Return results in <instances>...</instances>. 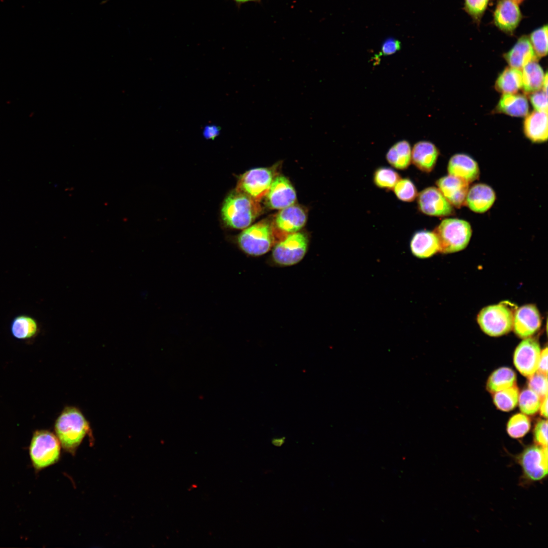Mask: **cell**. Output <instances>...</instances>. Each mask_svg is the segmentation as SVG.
I'll use <instances>...</instances> for the list:
<instances>
[{"label": "cell", "mask_w": 548, "mask_h": 548, "mask_svg": "<svg viewBox=\"0 0 548 548\" xmlns=\"http://www.w3.org/2000/svg\"><path fill=\"white\" fill-rule=\"evenodd\" d=\"M524 133L534 143L546 142L548 135L547 112L535 110L528 114L524 121Z\"/></svg>", "instance_id": "18"}, {"label": "cell", "mask_w": 548, "mask_h": 548, "mask_svg": "<svg viewBox=\"0 0 548 548\" xmlns=\"http://www.w3.org/2000/svg\"><path fill=\"white\" fill-rule=\"evenodd\" d=\"M275 177L272 167L253 168L241 176L235 189L260 201L266 195Z\"/></svg>", "instance_id": "9"}, {"label": "cell", "mask_w": 548, "mask_h": 548, "mask_svg": "<svg viewBox=\"0 0 548 548\" xmlns=\"http://www.w3.org/2000/svg\"><path fill=\"white\" fill-rule=\"evenodd\" d=\"M307 248L308 238L304 233L298 231L289 233L273 248L272 259L280 265H293L303 258Z\"/></svg>", "instance_id": "7"}, {"label": "cell", "mask_w": 548, "mask_h": 548, "mask_svg": "<svg viewBox=\"0 0 548 548\" xmlns=\"http://www.w3.org/2000/svg\"><path fill=\"white\" fill-rule=\"evenodd\" d=\"M495 89L503 94H516L522 88L521 71L506 67L499 75L495 84Z\"/></svg>", "instance_id": "25"}, {"label": "cell", "mask_w": 548, "mask_h": 548, "mask_svg": "<svg viewBox=\"0 0 548 548\" xmlns=\"http://www.w3.org/2000/svg\"><path fill=\"white\" fill-rule=\"evenodd\" d=\"M54 429L61 446L65 451L74 454L89 432L90 425L78 408L67 406L57 418Z\"/></svg>", "instance_id": "1"}, {"label": "cell", "mask_w": 548, "mask_h": 548, "mask_svg": "<svg viewBox=\"0 0 548 548\" xmlns=\"http://www.w3.org/2000/svg\"><path fill=\"white\" fill-rule=\"evenodd\" d=\"M517 376L515 371L506 367H500L494 371L489 377L487 389L492 393L516 385Z\"/></svg>", "instance_id": "27"}, {"label": "cell", "mask_w": 548, "mask_h": 548, "mask_svg": "<svg viewBox=\"0 0 548 548\" xmlns=\"http://www.w3.org/2000/svg\"><path fill=\"white\" fill-rule=\"evenodd\" d=\"M433 232L438 241L439 252L448 254L464 249L469 242L472 230L468 222L450 218L442 220Z\"/></svg>", "instance_id": "3"}, {"label": "cell", "mask_w": 548, "mask_h": 548, "mask_svg": "<svg viewBox=\"0 0 548 548\" xmlns=\"http://www.w3.org/2000/svg\"><path fill=\"white\" fill-rule=\"evenodd\" d=\"M265 197L270 208L281 210L294 204L296 194L290 181L280 175L274 178Z\"/></svg>", "instance_id": "13"}, {"label": "cell", "mask_w": 548, "mask_h": 548, "mask_svg": "<svg viewBox=\"0 0 548 548\" xmlns=\"http://www.w3.org/2000/svg\"><path fill=\"white\" fill-rule=\"evenodd\" d=\"M528 378L529 389L535 392L542 400L547 396V375L536 371Z\"/></svg>", "instance_id": "36"}, {"label": "cell", "mask_w": 548, "mask_h": 548, "mask_svg": "<svg viewBox=\"0 0 548 548\" xmlns=\"http://www.w3.org/2000/svg\"><path fill=\"white\" fill-rule=\"evenodd\" d=\"M61 444L56 435L46 430L36 431L29 448L33 467L43 469L57 463L60 457Z\"/></svg>", "instance_id": "4"}, {"label": "cell", "mask_w": 548, "mask_h": 548, "mask_svg": "<svg viewBox=\"0 0 548 548\" xmlns=\"http://www.w3.org/2000/svg\"><path fill=\"white\" fill-rule=\"evenodd\" d=\"M268 220H263L246 228L238 235L237 243L246 254L254 256L266 254L271 248L273 228Z\"/></svg>", "instance_id": "5"}, {"label": "cell", "mask_w": 548, "mask_h": 548, "mask_svg": "<svg viewBox=\"0 0 548 548\" xmlns=\"http://www.w3.org/2000/svg\"><path fill=\"white\" fill-rule=\"evenodd\" d=\"M541 415L545 418L547 417V396L541 401L539 407Z\"/></svg>", "instance_id": "41"}, {"label": "cell", "mask_w": 548, "mask_h": 548, "mask_svg": "<svg viewBox=\"0 0 548 548\" xmlns=\"http://www.w3.org/2000/svg\"><path fill=\"white\" fill-rule=\"evenodd\" d=\"M493 402L496 407L503 412L512 410L518 404L519 392L517 385L493 393Z\"/></svg>", "instance_id": "29"}, {"label": "cell", "mask_w": 548, "mask_h": 548, "mask_svg": "<svg viewBox=\"0 0 548 548\" xmlns=\"http://www.w3.org/2000/svg\"><path fill=\"white\" fill-rule=\"evenodd\" d=\"M530 100L535 110L547 112V92L542 89L530 95Z\"/></svg>", "instance_id": "38"}, {"label": "cell", "mask_w": 548, "mask_h": 548, "mask_svg": "<svg viewBox=\"0 0 548 548\" xmlns=\"http://www.w3.org/2000/svg\"><path fill=\"white\" fill-rule=\"evenodd\" d=\"M511 1L516 2L518 4H521V3H522L524 0H511Z\"/></svg>", "instance_id": "43"}, {"label": "cell", "mask_w": 548, "mask_h": 548, "mask_svg": "<svg viewBox=\"0 0 548 548\" xmlns=\"http://www.w3.org/2000/svg\"><path fill=\"white\" fill-rule=\"evenodd\" d=\"M541 323L540 316L536 307L533 304H527L515 311L512 328L518 336L526 338L539 329Z\"/></svg>", "instance_id": "14"}, {"label": "cell", "mask_w": 548, "mask_h": 548, "mask_svg": "<svg viewBox=\"0 0 548 548\" xmlns=\"http://www.w3.org/2000/svg\"><path fill=\"white\" fill-rule=\"evenodd\" d=\"M285 438H276L273 439L272 441V443L276 446H281L284 442Z\"/></svg>", "instance_id": "42"}, {"label": "cell", "mask_w": 548, "mask_h": 548, "mask_svg": "<svg viewBox=\"0 0 548 548\" xmlns=\"http://www.w3.org/2000/svg\"><path fill=\"white\" fill-rule=\"evenodd\" d=\"M529 39L532 48L538 57H542L547 53V25L542 26L534 30L529 35Z\"/></svg>", "instance_id": "32"}, {"label": "cell", "mask_w": 548, "mask_h": 548, "mask_svg": "<svg viewBox=\"0 0 548 548\" xmlns=\"http://www.w3.org/2000/svg\"><path fill=\"white\" fill-rule=\"evenodd\" d=\"M489 0H464V9L477 24L485 12Z\"/></svg>", "instance_id": "35"}, {"label": "cell", "mask_w": 548, "mask_h": 548, "mask_svg": "<svg viewBox=\"0 0 548 548\" xmlns=\"http://www.w3.org/2000/svg\"><path fill=\"white\" fill-rule=\"evenodd\" d=\"M542 399L530 389L523 390L519 396V405L521 412L526 415H532L539 409Z\"/></svg>", "instance_id": "31"}, {"label": "cell", "mask_w": 548, "mask_h": 548, "mask_svg": "<svg viewBox=\"0 0 548 548\" xmlns=\"http://www.w3.org/2000/svg\"><path fill=\"white\" fill-rule=\"evenodd\" d=\"M261 212L259 201L236 189L226 197L221 210L224 222L235 229L249 227Z\"/></svg>", "instance_id": "2"}, {"label": "cell", "mask_w": 548, "mask_h": 548, "mask_svg": "<svg viewBox=\"0 0 548 548\" xmlns=\"http://www.w3.org/2000/svg\"><path fill=\"white\" fill-rule=\"evenodd\" d=\"M436 184L438 189L452 206L460 208L465 203L469 189L468 182L449 175L440 178Z\"/></svg>", "instance_id": "15"}, {"label": "cell", "mask_w": 548, "mask_h": 548, "mask_svg": "<svg viewBox=\"0 0 548 548\" xmlns=\"http://www.w3.org/2000/svg\"><path fill=\"white\" fill-rule=\"evenodd\" d=\"M400 179L399 174L389 167H380L375 171L373 175L374 184L381 188L392 189Z\"/></svg>", "instance_id": "33"}, {"label": "cell", "mask_w": 548, "mask_h": 548, "mask_svg": "<svg viewBox=\"0 0 548 548\" xmlns=\"http://www.w3.org/2000/svg\"><path fill=\"white\" fill-rule=\"evenodd\" d=\"M531 423L529 419L524 414H517L512 416L507 424L508 434L513 438H521L530 430Z\"/></svg>", "instance_id": "30"}, {"label": "cell", "mask_w": 548, "mask_h": 548, "mask_svg": "<svg viewBox=\"0 0 548 548\" xmlns=\"http://www.w3.org/2000/svg\"><path fill=\"white\" fill-rule=\"evenodd\" d=\"M503 57L510 67L520 71L529 62L538 60L526 35L521 36Z\"/></svg>", "instance_id": "17"}, {"label": "cell", "mask_w": 548, "mask_h": 548, "mask_svg": "<svg viewBox=\"0 0 548 548\" xmlns=\"http://www.w3.org/2000/svg\"><path fill=\"white\" fill-rule=\"evenodd\" d=\"M547 348L541 351L537 371L547 375Z\"/></svg>", "instance_id": "40"}, {"label": "cell", "mask_w": 548, "mask_h": 548, "mask_svg": "<svg viewBox=\"0 0 548 548\" xmlns=\"http://www.w3.org/2000/svg\"><path fill=\"white\" fill-rule=\"evenodd\" d=\"M307 214L300 206L293 204L281 209L275 219V225L281 231L288 234L299 231L305 224Z\"/></svg>", "instance_id": "16"}, {"label": "cell", "mask_w": 548, "mask_h": 548, "mask_svg": "<svg viewBox=\"0 0 548 548\" xmlns=\"http://www.w3.org/2000/svg\"><path fill=\"white\" fill-rule=\"evenodd\" d=\"M513 309L502 302L483 309L477 316L482 330L491 336H500L508 333L512 328Z\"/></svg>", "instance_id": "6"}, {"label": "cell", "mask_w": 548, "mask_h": 548, "mask_svg": "<svg viewBox=\"0 0 548 548\" xmlns=\"http://www.w3.org/2000/svg\"><path fill=\"white\" fill-rule=\"evenodd\" d=\"M438 155L439 151L433 143L422 141L414 146L411 160L419 169L429 173L433 169Z\"/></svg>", "instance_id": "21"}, {"label": "cell", "mask_w": 548, "mask_h": 548, "mask_svg": "<svg viewBox=\"0 0 548 548\" xmlns=\"http://www.w3.org/2000/svg\"><path fill=\"white\" fill-rule=\"evenodd\" d=\"M417 202L420 211L427 215L444 217L454 213L452 205L434 187L423 190L418 195Z\"/></svg>", "instance_id": "11"}, {"label": "cell", "mask_w": 548, "mask_h": 548, "mask_svg": "<svg viewBox=\"0 0 548 548\" xmlns=\"http://www.w3.org/2000/svg\"><path fill=\"white\" fill-rule=\"evenodd\" d=\"M495 198L492 188L484 184H477L468 189L465 203L472 211L483 213L492 206Z\"/></svg>", "instance_id": "20"}, {"label": "cell", "mask_w": 548, "mask_h": 548, "mask_svg": "<svg viewBox=\"0 0 548 548\" xmlns=\"http://www.w3.org/2000/svg\"><path fill=\"white\" fill-rule=\"evenodd\" d=\"M522 17L519 4L511 0L498 1L493 13V22L501 31L513 34Z\"/></svg>", "instance_id": "12"}, {"label": "cell", "mask_w": 548, "mask_h": 548, "mask_svg": "<svg viewBox=\"0 0 548 548\" xmlns=\"http://www.w3.org/2000/svg\"><path fill=\"white\" fill-rule=\"evenodd\" d=\"M540 353L537 341L530 337L524 338L514 352L516 368L523 375L529 378L537 370Z\"/></svg>", "instance_id": "10"}, {"label": "cell", "mask_w": 548, "mask_h": 548, "mask_svg": "<svg viewBox=\"0 0 548 548\" xmlns=\"http://www.w3.org/2000/svg\"><path fill=\"white\" fill-rule=\"evenodd\" d=\"M522 70V89L524 93L531 94L541 90L545 74L538 61L529 62Z\"/></svg>", "instance_id": "24"}, {"label": "cell", "mask_w": 548, "mask_h": 548, "mask_svg": "<svg viewBox=\"0 0 548 548\" xmlns=\"http://www.w3.org/2000/svg\"><path fill=\"white\" fill-rule=\"evenodd\" d=\"M410 247L412 254L421 259L430 257L439 251L435 234L427 230L416 232L411 239Z\"/></svg>", "instance_id": "22"}, {"label": "cell", "mask_w": 548, "mask_h": 548, "mask_svg": "<svg viewBox=\"0 0 548 548\" xmlns=\"http://www.w3.org/2000/svg\"><path fill=\"white\" fill-rule=\"evenodd\" d=\"M11 331L13 336L19 339H26L35 336L39 331V324L32 317L21 315L12 321Z\"/></svg>", "instance_id": "28"}, {"label": "cell", "mask_w": 548, "mask_h": 548, "mask_svg": "<svg viewBox=\"0 0 548 548\" xmlns=\"http://www.w3.org/2000/svg\"><path fill=\"white\" fill-rule=\"evenodd\" d=\"M412 150L409 143L405 140L399 141L392 146L386 154L388 162L394 167L403 170L411 161Z\"/></svg>", "instance_id": "26"}, {"label": "cell", "mask_w": 548, "mask_h": 548, "mask_svg": "<svg viewBox=\"0 0 548 548\" xmlns=\"http://www.w3.org/2000/svg\"><path fill=\"white\" fill-rule=\"evenodd\" d=\"M529 104L523 94H503L497 106L495 112L517 117H523L528 114Z\"/></svg>", "instance_id": "23"}, {"label": "cell", "mask_w": 548, "mask_h": 548, "mask_svg": "<svg viewBox=\"0 0 548 548\" xmlns=\"http://www.w3.org/2000/svg\"><path fill=\"white\" fill-rule=\"evenodd\" d=\"M393 189L397 198L403 201H412L417 196V190L415 185L407 178L400 179Z\"/></svg>", "instance_id": "34"}, {"label": "cell", "mask_w": 548, "mask_h": 548, "mask_svg": "<svg viewBox=\"0 0 548 548\" xmlns=\"http://www.w3.org/2000/svg\"><path fill=\"white\" fill-rule=\"evenodd\" d=\"M401 48V43L393 38L386 40L382 44L381 54L389 55L393 54Z\"/></svg>", "instance_id": "39"}, {"label": "cell", "mask_w": 548, "mask_h": 548, "mask_svg": "<svg viewBox=\"0 0 548 548\" xmlns=\"http://www.w3.org/2000/svg\"><path fill=\"white\" fill-rule=\"evenodd\" d=\"M448 171L450 175L459 178L468 183L476 180L480 174L476 162L464 154H457L451 158Z\"/></svg>", "instance_id": "19"}, {"label": "cell", "mask_w": 548, "mask_h": 548, "mask_svg": "<svg viewBox=\"0 0 548 548\" xmlns=\"http://www.w3.org/2000/svg\"><path fill=\"white\" fill-rule=\"evenodd\" d=\"M547 447L535 444L527 447L516 457L525 479L536 482L547 476Z\"/></svg>", "instance_id": "8"}, {"label": "cell", "mask_w": 548, "mask_h": 548, "mask_svg": "<svg viewBox=\"0 0 548 548\" xmlns=\"http://www.w3.org/2000/svg\"><path fill=\"white\" fill-rule=\"evenodd\" d=\"M235 1H237V2H247V1H252V0H235Z\"/></svg>", "instance_id": "44"}, {"label": "cell", "mask_w": 548, "mask_h": 548, "mask_svg": "<svg viewBox=\"0 0 548 548\" xmlns=\"http://www.w3.org/2000/svg\"><path fill=\"white\" fill-rule=\"evenodd\" d=\"M534 440L536 444L547 447V422L545 420L538 421L534 429Z\"/></svg>", "instance_id": "37"}]
</instances>
